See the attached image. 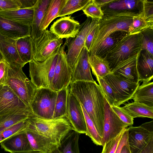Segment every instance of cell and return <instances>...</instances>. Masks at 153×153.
<instances>
[{"label": "cell", "mask_w": 153, "mask_h": 153, "mask_svg": "<svg viewBox=\"0 0 153 153\" xmlns=\"http://www.w3.org/2000/svg\"><path fill=\"white\" fill-rule=\"evenodd\" d=\"M69 92L79 101L94 123L102 140L103 137L104 96L95 81L71 82Z\"/></svg>", "instance_id": "cell-1"}, {"label": "cell", "mask_w": 153, "mask_h": 153, "mask_svg": "<svg viewBox=\"0 0 153 153\" xmlns=\"http://www.w3.org/2000/svg\"><path fill=\"white\" fill-rule=\"evenodd\" d=\"M28 127L38 133L47 137L58 145L73 128L66 117L45 119L35 116H29Z\"/></svg>", "instance_id": "cell-2"}, {"label": "cell", "mask_w": 153, "mask_h": 153, "mask_svg": "<svg viewBox=\"0 0 153 153\" xmlns=\"http://www.w3.org/2000/svg\"><path fill=\"white\" fill-rule=\"evenodd\" d=\"M133 17L124 14L104 15L102 19L98 22L89 55L94 54L106 38L113 32L121 31L128 33Z\"/></svg>", "instance_id": "cell-3"}, {"label": "cell", "mask_w": 153, "mask_h": 153, "mask_svg": "<svg viewBox=\"0 0 153 153\" xmlns=\"http://www.w3.org/2000/svg\"><path fill=\"white\" fill-rule=\"evenodd\" d=\"M142 38L140 33H128L107 53L105 58L111 71L121 61L141 51Z\"/></svg>", "instance_id": "cell-4"}, {"label": "cell", "mask_w": 153, "mask_h": 153, "mask_svg": "<svg viewBox=\"0 0 153 153\" xmlns=\"http://www.w3.org/2000/svg\"><path fill=\"white\" fill-rule=\"evenodd\" d=\"M7 64L8 70L5 85H8L27 106L30 108L36 88L23 72V67Z\"/></svg>", "instance_id": "cell-5"}, {"label": "cell", "mask_w": 153, "mask_h": 153, "mask_svg": "<svg viewBox=\"0 0 153 153\" xmlns=\"http://www.w3.org/2000/svg\"><path fill=\"white\" fill-rule=\"evenodd\" d=\"M58 48L44 60L39 62L33 59L29 62L30 81L36 88H50L58 57Z\"/></svg>", "instance_id": "cell-6"}, {"label": "cell", "mask_w": 153, "mask_h": 153, "mask_svg": "<svg viewBox=\"0 0 153 153\" xmlns=\"http://www.w3.org/2000/svg\"><path fill=\"white\" fill-rule=\"evenodd\" d=\"M57 92L48 88H36L30 108L34 115L39 118L53 119Z\"/></svg>", "instance_id": "cell-7"}, {"label": "cell", "mask_w": 153, "mask_h": 153, "mask_svg": "<svg viewBox=\"0 0 153 153\" xmlns=\"http://www.w3.org/2000/svg\"><path fill=\"white\" fill-rule=\"evenodd\" d=\"M98 24V22L88 17L80 25L78 33L73 38L66 39L64 44L67 47L66 53L68 63L71 68L82 48L87 36L91 31Z\"/></svg>", "instance_id": "cell-8"}, {"label": "cell", "mask_w": 153, "mask_h": 153, "mask_svg": "<svg viewBox=\"0 0 153 153\" xmlns=\"http://www.w3.org/2000/svg\"><path fill=\"white\" fill-rule=\"evenodd\" d=\"M102 79L113 90L115 97V105L118 106L131 99L140 85L139 82L131 81L111 73Z\"/></svg>", "instance_id": "cell-9"}, {"label": "cell", "mask_w": 153, "mask_h": 153, "mask_svg": "<svg viewBox=\"0 0 153 153\" xmlns=\"http://www.w3.org/2000/svg\"><path fill=\"white\" fill-rule=\"evenodd\" d=\"M32 41L33 59L39 62L45 59L63 44L62 39L47 29Z\"/></svg>", "instance_id": "cell-10"}, {"label": "cell", "mask_w": 153, "mask_h": 153, "mask_svg": "<svg viewBox=\"0 0 153 153\" xmlns=\"http://www.w3.org/2000/svg\"><path fill=\"white\" fill-rule=\"evenodd\" d=\"M127 129L131 153H140L153 139V120L138 126H130Z\"/></svg>", "instance_id": "cell-11"}, {"label": "cell", "mask_w": 153, "mask_h": 153, "mask_svg": "<svg viewBox=\"0 0 153 153\" xmlns=\"http://www.w3.org/2000/svg\"><path fill=\"white\" fill-rule=\"evenodd\" d=\"M65 45L58 48V57L50 89L57 92L69 86L72 69L67 60Z\"/></svg>", "instance_id": "cell-12"}, {"label": "cell", "mask_w": 153, "mask_h": 153, "mask_svg": "<svg viewBox=\"0 0 153 153\" xmlns=\"http://www.w3.org/2000/svg\"><path fill=\"white\" fill-rule=\"evenodd\" d=\"M104 119L102 146L113 139L129 126L123 122L112 109L104 98Z\"/></svg>", "instance_id": "cell-13"}, {"label": "cell", "mask_w": 153, "mask_h": 153, "mask_svg": "<svg viewBox=\"0 0 153 153\" xmlns=\"http://www.w3.org/2000/svg\"><path fill=\"white\" fill-rule=\"evenodd\" d=\"M26 111H32L8 85H0V116Z\"/></svg>", "instance_id": "cell-14"}, {"label": "cell", "mask_w": 153, "mask_h": 153, "mask_svg": "<svg viewBox=\"0 0 153 153\" xmlns=\"http://www.w3.org/2000/svg\"><path fill=\"white\" fill-rule=\"evenodd\" d=\"M101 8L104 15L124 14L133 17L142 14L143 0H114Z\"/></svg>", "instance_id": "cell-15"}, {"label": "cell", "mask_w": 153, "mask_h": 153, "mask_svg": "<svg viewBox=\"0 0 153 153\" xmlns=\"http://www.w3.org/2000/svg\"><path fill=\"white\" fill-rule=\"evenodd\" d=\"M66 117L74 130L80 134H86V126L81 104L69 91L67 99Z\"/></svg>", "instance_id": "cell-16"}, {"label": "cell", "mask_w": 153, "mask_h": 153, "mask_svg": "<svg viewBox=\"0 0 153 153\" xmlns=\"http://www.w3.org/2000/svg\"><path fill=\"white\" fill-rule=\"evenodd\" d=\"M80 25L71 16H65L54 22L50 30L60 39L73 38L78 33Z\"/></svg>", "instance_id": "cell-17"}, {"label": "cell", "mask_w": 153, "mask_h": 153, "mask_svg": "<svg viewBox=\"0 0 153 153\" xmlns=\"http://www.w3.org/2000/svg\"><path fill=\"white\" fill-rule=\"evenodd\" d=\"M89 52L84 47L80 52L72 69L71 82L76 81L94 82L88 62Z\"/></svg>", "instance_id": "cell-18"}, {"label": "cell", "mask_w": 153, "mask_h": 153, "mask_svg": "<svg viewBox=\"0 0 153 153\" xmlns=\"http://www.w3.org/2000/svg\"><path fill=\"white\" fill-rule=\"evenodd\" d=\"M31 27L21 24L0 15V33L11 38L17 39L31 36Z\"/></svg>", "instance_id": "cell-19"}, {"label": "cell", "mask_w": 153, "mask_h": 153, "mask_svg": "<svg viewBox=\"0 0 153 153\" xmlns=\"http://www.w3.org/2000/svg\"><path fill=\"white\" fill-rule=\"evenodd\" d=\"M25 131L33 151H39L41 153H51L58 148L59 145L57 144L49 138L38 133L28 126Z\"/></svg>", "instance_id": "cell-20"}, {"label": "cell", "mask_w": 153, "mask_h": 153, "mask_svg": "<svg viewBox=\"0 0 153 153\" xmlns=\"http://www.w3.org/2000/svg\"><path fill=\"white\" fill-rule=\"evenodd\" d=\"M16 40L0 33V53L8 64L20 65L23 67L25 65L17 51Z\"/></svg>", "instance_id": "cell-21"}, {"label": "cell", "mask_w": 153, "mask_h": 153, "mask_svg": "<svg viewBox=\"0 0 153 153\" xmlns=\"http://www.w3.org/2000/svg\"><path fill=\"white\" fill-rule=\"evenodd\" d=\"M140 52L120 62L111 71V73L131 81L139 82L137 64Z\"/></svg>", "instance_id": "cell-22"}, {"label": "cell", "mask_w": 153, "mask_h": 153, "mask_svg": "<svg viewBox=\"0 0 153 153\" xmlns=\"http://www.w3.org/2000/svg\"><path fill=\"white\" fill-rule=\"evenodd\" d=\"M25 130L1 142L0 143L1 148L5 151L10 153L33 151L28 140Z\"/></svg>", "instance_id": "cell-23"}, {"label": "cell", "mask_w": 153, "mask_h": 153, "mask_svg": "<svg viewBox=\"0 0 153 153\" xmlns=\"http://www.w3.org/2000/svg\"><path fill=\"white\" fill-rule=\"evenodd\" d=\"M137 68L140 82L151 81L153 78V56L141 50L138 56Z\"/></svg>", "instance_id": "cell-24"}, {"label": "cell", "mask_w": 153, "mask_h": 153, "mask_svg": "<svg viewBox=\"0 0 153 153\" xmlns=\"http://www.w3.org/2000/svg\"><path fill=\"white\" fill-rule=\"evenodd\" d=\"M34 7L1 10L0 15L15 22L31 27L34 16Z\"/></svg>", "instance_id": "cell-25"}, {"label": "cell", "mask_w": 153, "mask_h": 153, "mask_svg": "<svg viewBox=\"0 0 153 153\" xmlns=\"http://www.w3.org/2000/svg\"><path fill=\"white\" fill-rule=\"evenodd\" d=\"M51 0H37L34 7L33 20L31 26V36L32 39L38 38L43 31L40 26L45 11Z\"/></svg>", "instance_id": "cell-26"}, {"label": "cell", "mask_w": 153, "mask_h": 153, "mask_svg": "<svg viewBox=\"0 0 153 153\" xmlns=\"http://www.w3.org/2000/svg\"><path fill=\"white\" fill-rule=\"evenodd\" d=\"M134 102L153 107V82H143L131 98Z\"/></svg>", "instance_id": "cell-27"}, {"label": "cell", "mask_w": 153, "mask_h": 153, "mask_svg": "<svg viewBox=\"0 0 153 153\" xmlns=\"http://www.w3.org/2000/svg\"><path fill=\"white\" fill-rule=\"evenodd\" d=\"M16 47L19 56L25 65L33 59L31 36H25L16 39Z\"/></svg>", "instance_id": "cell-28"}, {"label": "cell", "mask_w": 153, "mask_h": 153, "mask_svg": "<svg viewBox=\"0 0 153 153\" xmlns=\"http://www.w3.org/2000/svg\"><path fill=\"white\" fill-rule=\"evenodd\" d=\"M81 134L74 130L70 131L58 146L61 153H80L79 140Z\"/></svg>", "instance_id": "cell-29"}, {"label": "cell", "mask_w": 153, "mask_h": 153, "mask_svg": "<svg viewBox=\"0 0 153 153\" xmlns=\"http://www.w3.org/2000/svg\"><path fill=\"white\" fill-rule=\"evenodd\" d=\"M65 1V0H51L40 26L42 31L46 30L51 22L56 18Z\"/></svg>", "instance_id": "cell-30"}, {"label": "cell", "mask_w": 153, "mask_h": 153, "mask_svg": "<svg viewBox=\"0 0 153 153\" xmlns=\"http://www.w3.org/2000/svg\"><path fill=\"white\" fill-rule=\"evenodd\" d=\"M88 62L96 77L102 78L111 73L109 64L105 58L91 54L89 55Z\"/></svg>", "instance_id": "cell-31"}, {"label": "cell", "mask_w": 153, "mask_h": 153, "mask_svg": "<svg viewBox=\"0 0 153 153\" xmlns=\"http://www.w3.org/2000/svg\"><path fill=\"white\" fill-rule=\"evenodd\" d=\"M122 107L133 118L146 117L153 119V107L134 102L128 103Z\"/></svg>", "instance_id": "cell-32"}, {"label": "cell", "mask_w": 153, "mask_h": 153, "mask_svg": "<svg viewBox=\"0 0 153 153\" xmlns=\"http://www.w3.org/2000/svg\"><path fill=\"white\" fill-rule=\"evenodd\" d=\"M128 33L121 31L111 33L101 44L94 54L104 58L108 51Z\"/></svg>", "instance_id": "cell-33"}, {"label": "cell", "mask_w": 153, "mask_h": 153, "mask_svg": "<svg viewBox=\"0 0 153 153\" xmlns=\"http://www.w3.org/2000/svg\"><path fill=\"white\" fill-rule=\"evenodd\" d=\"M34 114L32 111L10 113L0 116V133L4 130Z\"/></svg>", "instance_id": "cell-34"}, {"label": "cell", "mask_w": 153, "mask_h": 153, "mask_svg": "<svg viewBox=\"0 0 153 153\" xmlns=\"http://www.w3.org/2000/svg\"><path fill=\"white\" fill-rule=\"evenodd\" d=\"M69 86L58 91L55 109L53 119L65 117L66 114Z\"/></svg>", "instance_id": "cell-35"}, {"label": "cell", "mask_w": 153, "mask_h": 153, "mask_svg": "<svg viewBox=\"0 0 153 153\" xmlns=\"http://www.w3.org/2000/svg\"><path fill=\"white\" fill-rule=\"evenodd\" d=\"M91 0H65V2L56 17H62L82 10Z\"/></svg>", "instance_id": "cell-36"}, {"label": "cell", "mask_w": 153, "mask_h": 153, "mask_svg": "<svg viewBox=\"0 0 153 153\" xmlns=\"http://www.w3.org/2000/svg\"><path fill=\"white\" fill-rule=\"evenodd\" d=\"M29 124L28 118L3 130L0 133V143L6 139L25 131Z\"/></svg>", "instance_id": "cell-37"}, {"label": "cell", "mask_w": 153, "mask_h": 153, "mask_svg": "<svg viewBox=\"0 0 153 153\" xmlns=\"http://www.w3.org/2000/svg\"><path fill=\"white\" fill-rule=\"evenodd\" d=\"M84 113L87 129L86 135L89 136L94 143L102 146V139L100 136L95 125L85 110L81 105Z\"/></svg>", "instance_id": "cell-38"}, {"label": "cell", "mask_w": 153, "mask_h": 153, "mask_svg": "<svg viewBox=\"0 0 153 153\" xmlns=\"http://www.w3.org/2000/svg\"><path fill=\"white\" fill-rule=\"evenodd\" d=\"M149 28H153V25L147 22L141 15L134 16L132 17V22L129 27L128 33H139Z\"/></svg>", "instance_id": "cell-39"}, {"label": "cell", "mask_w": 153, "mask_h": 153, "mask_svg": "<svg viewBox=\"0 0 153 153\" xmlns=\"http://www.w3.org/2000/svg\"><path fill=\"white\" fill-rule=\"evenodd\" d=\"M140 33L142 38L141 50L146 51L153 56V28H147Z\"/></svg>", "instance_id": "cell-40"}, {"label": "cell", "mask_w": 153, "mask_h": 153, "mask_svg": "<svg viewBox=\"0 0 153 153\" xmlns=\"http://www.w3.org/2000/svg\"><path fill=\"white\" fill-rule=\"evenodd\" d=\"M82 10L88 18L98 22L102 19L104 16L101 8L92 0Z\"/></svg>", "instance_id": "cell-41"}, {"label": "cell", "mask_w": 153, "mask_h": 153, "mask_svg": "<svg viewBox=\"0 0 153 153\" xmlns=\"http://www.w3.org/2000/svg\"><path fill=\"white\" fill-rule=\"evenodd\" d=\"M96 78L101 91L109 104L111 106L115 105V97L112 88L102 78L99 77Z\"/></svg>", "instance_id": "cell-42"}, {"label": "cell", "mask_w": 153, "mask_h": 153, "mask_svg": "<svg viewBox=\"0 0 153 153\" xmlns=\"http://www.w3.org/2000/svg\"><path fill=\"white\" fill-rule=\"evenodd\" d=\"M125 129L115 137L105 143L101 153H115Z\"/></svg>", "instance_id": "cell-43"}, {"label": "cell", "mask_w": 153, "mask_h": 153, "mask_svg": "<svg viewBox=\"0 0 153 153\" xmlns=\"http://www.w3.org/2000/svg\"><path fill=\"white\" fill-rule=\"evenodd\" d=\"M141 16L147 22L153 25V1L143 0V9Z\"/></svg>", "instance_id": "cell-44"}, {"label": "cell", "mask_w": 153, "mask_h": 153, "mask_svg": "<svg viewBox=\"0 0 153 153\" xmlns=\"http://www.w3.org/2000/svg\"><path fill=\"white\" fill-rule=\"evenodd\" d=\"M110 106L114 111L123 122L129 126L133 125L134 118L128 114L122 107L115 105Z\"/></svg>", "instance_id": "cell-45"}, {"label": "cell", "mask_w": 153, "mask_h": 153, "mask_svg": "<svg viewBox=\"0 0 153 153\" xmlns=\"http://www.w3.org/2000/svg\"><path fill=\"white\" fill-rule=\"evenodd\" d=\"M21 6L19 0H0V9L2 10L19 9Z\"/></svg>", "instance_id": "cell-46"}, {"label": "cell", "mask_w": 153, "mask_h": 153, "mask_svg": "<svg viewBox=\"0 0 153 153\" xmlns=\"http://www.w3.org/2000/svg\"><path fill=\"white\" fill-rule=\"evenodd\" d=\"M7 63L2 58L0 59V85L5 84L8 73Z\"/></svg>", "instance_id": "cell-47"}, {"label": "cell", "mask_w": 153, "mask_h": 153, "mask_svg": "<svg viewBox=\"0 0 153 153\" xmlns=\"http://www.w3.org/2000/svg\"><path fill=\"white\" fill-rule=\"evenodd\" d=\"M97 26L94 27L91 31L87 36L85 39L84 47L89 52L94 36Z\"/></svg>", "instance_id": "cell-48"}, {"label": "cell", "mask_w": 153, "mask_h": 153, "mask_svg": "<svg viewBox=\"0 0 153 153\" xmlns=\"http://www.w3.org/2000/svg\"><path fill=\"white\" fill-rule=\"evenodd\" d=\"M127 128H126L124 131L115 153H120L121 149L123 146L128 142V131Z\"/></svg>", "instance_id": "cell-49"}, {"label": "cell", "mask_w": 153, "mask_h": 153, "mask_svg": "<svg viewBox=\"0 0 153 153\" xmlns=\"http://www.w3.org/2000/svg\"><path fill=\"white\" fill-rule=\"evenodd\" d=\"M21 6L20 8H28L33 7L37 0H19Z\"/></svg>", "instance_id": "cell-50"}, {"label": "cell", "mask_w": 153, "mask_h": 153, "mask_svg": "<svg viewBox=\"0 0 153 153\" xmlns=\"http://www.w3.org/2000/svg\"><path fill=\"white\" fill-rule=\"evenodd\" d=\"M98 6L101 8L109 3L112 2L114 0H92Z\"/></svg>", "instance_id": "cell-51"}, {"label": "cell", "mask_w": 153, "mask_h": 153, "mask_svg": "<svg viewBox=\"0 0 153 153\" xmlns=\"http://www.w3.org/2000/svg\"><path fill=\"white\" fill-rule=\"evenodd\" d=\"M140 153H153V139Z\"/></svg>", "instance_id": "cell-52"}, {"label": "cell", "mask_w": 153, "mask_h": 153, "mask_svg": "<svg viewBox=\"0 0 153 153\" xmlns=\"http://www.w3.org/2000/svg\"><path fill=\"white\" fill-rule=\"evenodd\" d=\"M120 153H131L128 142L122 148Z\"/></svg>", "instance_id": "cell-53"}, {"label": "cell", "mask_w": 153, "mask_h": 153, "mask_svg": "<svg viewBox=\"0 0 153 153\" xmlns=\"http://www.w3.org/2000/svg\"><path fill=\"white\" fill-rule=\"evenodd\" d=\"M12 153H41V152L35 151H32L29 152H13Z\"/></svg>", "instance_id": "cell-54"}, {"label": "cell", "mask_w": 153, "mask_h": 153, "mask_svg": "<svg viewBox=\"0 0 153 153\" xmlns=\"http://www.w3.org/2000/svg\"><path fill=\"white\" fill-rule=\"evenodd\" d=\"M51 153H61L59 150L58 148L53 150Z\"/></svg>", "instance_id": "cell-55"}, {"label": "cell", "mask_w": 153, "mask_h": 153, "mask_svg": "<svg viewBox=\"0 0 153 153\" xmlns=\"http://www.w3.org/2000/svg\"><path fill=\"white\" fill-rule=\"evenodd\" d=\"M2 58H3V57H2V56L0 53V59H1Z\"/></svg>", "instance_id": "cell-56"}, {"label": "cell", "mask_w": 153, "mask_h": 153, "mask_svg": "<svg viewBox=\"0 0 153 153\" xmlns=\"http://www.w3.org/2000/svg\"><path fill=\"white\" fill-rule=\"evenodd\" d=\"M2 10L1 9H0V11Z\"/></svg>", "instance_id": "cell-57"}]
</instances>
